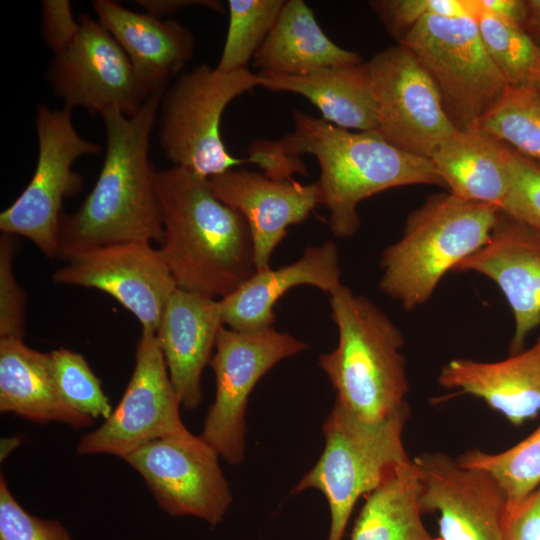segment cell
Returning a JSON list of instances; mask_svg holds the SVG:
<instances>
[{
	"instance_id": "35",
	"label": "cell",
	"mask_w": 540,
	"mask_h": 540,
	"mask_svg": "<svg viewBox=\"0 0 540 540\" xmlns=\"http://www.w3.org/2000/svg\"><path fill=\"white\" fill-rule=\"evenodd\" d=\"M0 540H72L65 526L30 514L0 477Z\"/></svg>"
},
{
	"instance_id": "21",
	"label": "cell",
	"mask_w": 540,
	"mask_h": 540,
	"mask_svg": "<svg viewBox=\"0 0 540 540\" xmlns=\"http://www.w3.org/2000/svg\"><path fill=\"white\" fill-rule=\"evenodd\" d=\"M98 22L113 36L141 79L153 90L167 87L192 59L195 37L171 19L131 11L119 2H92Z\"/></svg>"
},
{
	"instance_id": "28",
	"label": "cell",
	"mask_w": 540,
	"mask_h": 540,
	"mask_svg": "<svg viewBox=\"0 0 540 540\" xmlns=\"http://www.w3.org/2000/svg\"><path fill=\"white\" fill-rule=\"evenodd\" d=\"M476 130L487 133L540 164V92L507 86Z\"/></svg>"
},
{
	"instance_id": "16",
	"label": "cell",
	"mask_w": 540,
	"mask_h": 540,
	"mask_svg": "<svg viewBox=\"0 0 540 540\" xmlns=\"http://www.w3.org/2000/svg\"><path fill=\"white\" fill-rule=\"evenodd\" d=\"M422 514L437 512L440 540H504L507 497L489 472L461 466L443 452L412 460Z\"/></svg>"
},
{
	"instance_id": "11",
	"label": "cell",
	"mask_w": 540,
	"mask_h": 540,
	"mask_svg": "<svg viewBox=\"0 0 540 540\" xmlns=\"http://www.w3.org/2000/svg\"><path fill=\"white\" fill-rule=\"evenodd\" d=\"M364 67L377 107V132L393 146L431 159L457 129L428 72L401 44L376 53Z\"/></svg>"
},
{
	"instance_id": "40",
	"label": "cell",
	"mask_w": 540,
	"mask_h": 540,
	"mask_svg": "<svg viewBox=\"0 0 540 540\" xmlns=\"http://www.w3.org/2000/svg\"><path fill=\"white\" fill-rule=\"evenodd\" d=\"M484 9L508 19L522 28L526 15V0H477Z\"/></svg>"
},
{
	"instance_id": "7",
	"label": "cell",
	"mask_w": 540,
	"mask_h": 540,
	"mask_svg": "<svg viewBox=\"0 0 540 540\" xmlns=\"http://www.w3.org/2000/svg\"><path fill=\"white\" fill-rule=\"evenodd\" d=\"M262 84L259 73L225 72L208 64L179 74L160 102L158 137L165 156L205 179L251 162L227 150L220 125L229 103Z\"/></svg>"
},
{
	"instance_id": "3",
	"label": "cell",
	"mask_w": 540,
	"mask_h": 540,
	"mask_svg": "<svg viewBox=\"0 0 540 540\" xmlns=\"http://www.w3.org/2000/svg\"><path fill=\"white\" fill-rule=\"evenodd\" d=\"M293 123V132L276 143L288 157L309 153L317 159L320 204L328 209L337 238L358 231V205L372 195L408 185L445 187L431 159L393 146L377 131L350 132L298 110Z\"/></svg>"
},
{
	"instance_id": "26",
	"label": "cell",
	"mask_w": 540,
	"mask_h": 540,
	"mask_svg": "<svg viewBox=\"0 0 540 540\" xmlns=\"http://www.w3.org/2000/svg\"><path fill=\"white\" fill-rule=\"evenodd\" d=\"M259 74L262 87L304 96L320 110L324 120L337 127L377 131V107L367 84L364 62L296 75Z\"/></svg>"
},
{
	"instance_id": "22",
	"label": "cell",
	"mask_w": 540,
	"mask_h": 540,
	"mask_svg": "<svg viewBox=\"0 0 540 540\" xmlns=\"http://www.w3.org/2000/svg\"><path fill=\"white\" fill-rule=\"evenodd\" d=\"M438 384L480 398L511 424L522 425L540 412V336L500 361L453 359L441 368Z\"/></svg>"
},
{
	"instance_id": "12",
	"label": "cell",
	"mask_w": 540,
	"mask_h": 540,
	"mask_svg": "<svg viewBox=\"0 0 540 540\" xmlns=\"http://www.w3.org/2000/svg\"><path fill=\"white\" fill-rule=\"evenodd\" d=\"M71 42L54 54L46 79L64 108L102 116L118 111L135 115L154 92L138 75L113 36L86 14Z\"/></svg>"
},
{
	"instance_id": "24",
	"label": "cell",
	"mask_w": 540,
	"mask_h": 540,
	"mask_svg": "<svg viewBox=\"0 0 540 540\" xmlns=\"http://www.w3.org/2000/svg\"><path fill=\"white\" fill-rule=\"evenodd\" d=\"M449 193L502 205L510 186L509 145L479 130H456L431 158Z\"/></svg>"
},
{
	"instance_id": "9",
	"label": "cell",
	"mask_w": 540,
	"mask_h": 540,
	"mask_svg": "<svg viewBox=\"0 0 540 540\" xmlns=\"http://www.w3.org/2000/svg\"><path fill=\"white\" fill-rule=\"evenodd\" d=\"M38 158L34 174L19 197L0 214V230L29 239L50 259L58 256L59 224L65 197L78 194L81 176L72 169L84 155L101 146L75 130L71 111L39 104L35 116Z\"/></svg>"
},
{
	"instance_id": "14",
	"label": "cell",
	"mask_w": 540,
	"mask_h": 540,
	"mask_svg": "<svg viewBox=\"0 0 540 540\" xmlns=\"http://www.w3.org/2000/svg\"><path fill=\"white\" fill-rule=\"evenodd\" d=\"M217 451L201 436L165 437L122 459L144 479L159 506L173 516H194L211 527L232 503Z\"/></svg>"
},
{
	"instance_id": "8",
	"label": "cell",
	"mask_w": 540,
	"mask_h": 540,
	"mask_svg": "<svg viewBox=\"0 0 540 540\" xmlns=\"http://www.w3.org/2000/svg\"><path fill=\"white\" fill-rule=\"evenodd\" d=\"M398 44L428 72L458 130H476L508 86L484 48L475 18L428 15Z\"/></svg>"
},
{
	"instance_id": "5",
	"label": "cell",
	"mask_w": 540,
	"mask_h": 540,
	"mask_svg": "<svg viewBox=\"0 0 540 540\" xmlns=\"http://www.w3.org/2000/svg\"><path fill=\"white\" fill-rule=\"evenodd\" d=\"M499 210L451 193L428 196L381 254V291L406 311L425 304L449 271L486 244Z\"/></svg>"
},
{
	"instance_id": "23",
	"label": "cell",
	"mask_w": 540,
	"mask_h": 540,
	"mask_svg": "<svg viewBox=\"0 0 540 540\" xmlns=\"http://www.w3.org/2000/svg\"><path fill=\"white\" fill-rule=\"evenodd\" d=\"M0 411L38 424L55 421L78 429L94 422L62 397L49 353L37 351L17 338H0Z\"/></svg>"
},
{
	"instance_id": "17",
	"label": "cell",
	"mask_w": 540,
	"mask_h": 540,
	"mask_svg": "<svg viewBox=\"0 0 540 540\" xmlns=\"http://www.w3.org/2000/svg\"><path fill=\"white\" fill-rule=\"evenodd\" d=\"M455 271L479 273L499 287L515 322L510 354L523 350L540 326V234L499 210L486 244Z\"/></svg>"
},
{
	"instance_id": "37",
	"label": "cell",
	"mask_w": 540,
	"mask_h": 540,
	"mask_svg": "<svg viewBox=\"0 0 540 540\" xmlns=\"http://www.w3.org/2000/svg\"><path fill=\"white\" fill-rule=\"evenodd\" d=\"M67 0L42 2V30L46 44L55 53L66 47L79 29Z\"/></svg>"
},
{
	"instance_id": "25",
	"label": "cell",
	"mask_w": 540,
	"mask_h": 540,
	"mask_svg": "<svg viewBox=\"0 0 540 540\" xmlns=\"http://www.w3.org/2000/svg\"><path fill=\"white\" fill-rule=\"evenodd\" d=\"M363 63L354 51L332 42L303 0H287L253 57L260 73L296 75L316 69Z\"/></svg>"
},
{
	"instance_id": "42",
	"label": "cell",
	"mask_w": 540,
	"mask_h": 540,
	"mask_svg": "<svg viewBox=\"0 0 540 540\" xmlns=\"http://www.w3.org/2000/svg\"><path fill=\"white\" fill-rule=\"evenodd\" d=\"M19 444L17 438H5L1 443V460L5 459L6 456Z\"/></svg>"
},
{
	"instance_id": "32",
	"label": "cell",
	"mask_w": 540,
	"mask_h": 540,
	"mask_svg": "<svg viewBox=\"0 0 540 540\" xmlns=\"http://www.w3.org/2000/svg\"><path fill=\"white\" fill-rule=\"evenodd\" d=\"M53 375L64 400L77 412L106 420L113 407L101 381L79 353L59 348L49 352Z\"/></svg>"
},
{
	"instance_id": "31",
	"label": "cell",
	"mask_w": 540,
	"mask_h": 540,
	"mask_svg": "<svg viewBox=\"0 0 540 540\" xmlns=\"http://www.w3.org/2000/svg\"><path fill=\"white\" fill-rule=\"evenodd\" d=\"M284 4V0H229L228 30L216 67L225 72L247 69Z\"/></svg>"
},
{
	"instance_id": "36",
	"label": "cell",
	"mask_w": 540,
	"mask_h": 540,
	"mask_svg": "<svg viewBox=\"0 0 540 540\" xmlns=\"http://www.w3.org/2000/svg\"><path fill=\"white\" fill-rule=\"evenodd\" d=\"M17 252L14 235L0 238V338L23 339L26 296L16 281L13 261Z\"/></svg>"
},
{
	"instance_id": "19",
	"label": "cell",
	"mask_w": 540,
	"mask_h": 540,
	"mask_svg": "<svg viewBox=\"0 0 540 540\" xmlns=\"http://www.w3.org/2000/svg\"><path fill=\"white\" fill-rule=\"evenodd\" d=\"M223 326L219 300L200 293L177 287L164 308L155 334L171 382L186 409L201 403V375Z\"/></svg>"
},
{
	"instance_id": "4",
	"label": "cell",
	"mask_w": 540,
	"mask_h": 540,
	"mask_svg": "<svg viewBox=\"0 0 540 540\" xmlns=\"http://www.w3.org/2000/svg\"><path fill=\"white\" fill-rule=\"evenodd\" d=\"M337 346L319 356L335 400L363 420L380 421L407 403L404 337L371 300L341 285L330 294Z\"/></svg>"
},
{
	"instance_id": "13",
	"label": "cell",
	"mask_w": 540,
	"mask_h": 540,
	"mask_svg": "<svg viewBox=\"0 0 540 540\" xmlns=\"http://www.w3.org/2000/svg\"><path fill=\"white\" fill-rule=\"evenodd\" d=\"M180 406L156 334L142 331L120 402L103 424L81 438L77 453L123 458L154 440L189 436Z\"/></svg>"
},
{
	"instance_id": "41",
	"label": "cell",
	"mask_w": 540,
	"mask_h": 540,
	"mask_svg": "<svg viewBox=\"0 0 540 540\" xmlns=\"http://www.w3.org/2000/svg\"><path fill=\"white\" fill-rule=\"evenodd\" d=\"M522 29L540 49V0H526V15Z\"/></svg>"
},
{
	"instance_id": "18",
	"label": "cell",
	"mask_w": 540,
	"mask_h": 540,
	"mask_svg": "<svg viewBox=\"0 0 540 540\" xmlns=\"http://www.w3.org/2000/svg\"><path fill=\"white\" fill-rule=\"evenodd\" d=\"M215 195L246 220L256 271L270 267L271 256L290 225L306 220L320 204L316 182L274 179L247 169H231L208 179Z\"/></svg>"
},
{
	"instance_id": "15",
	"label": "cell",
	"mask_w": 540,
	"mask_h": 540,
	"mask_svg": "<svg viewBox=\"0 0 540 540\" xmlns=\"http://www.w3.org/2000/svg\"><path fill=\"white\" fill-rule=\"evenodd\" d=\"M66 262L54 272L55 282L111 295L138 319L142 331L156 333L177 288L159 249L144 241L113 243L77 252Z\"/></svg>"
},
{
	"instance_id": "10",
	"label": "cell",
	"mask_w": 540,
	"mask_h": 540,
	"mask_svg": "<svg viewBox=\"0 0 540 540\" xmlns=\"http://www.w3.org/2000/svg\"><path fill=\"white\" fill-rule=\"evenodd\" d=\"M307 348L289 333L272 327L239 332L223 326L210 365L216 379V395L200 435L231 465L245 455V414L251 392L277 363Z\"/></svg>"
},
{
	"instance_id": "43",
	"label": "cell",
	"mask_w": 540,
	"mask_h": 540,
	"mask_svg": "<svg viewBox=\"0 0 540 540\" xmlns=\"http://www.w3.org/2000/svg\"><path fill=\"white\" fill-rule=\"evenodd\" d=\"M530 85L540 92V58L531 72Z\"/></svg>"
},
{
	"instance_id": "1",
	"label": "cell",
	"mask_w": 540,
	"mask_h": 540,
	"mask_svg": "<svg viewBox=\"0 0 540 540\" xmlns=\"http://www.w3.org/2000/svg\"><path fill=\"white\" fill-rule=\"evenodd\" d=\"M166 88L152 92L131 117L118 111L101 116L106 131L103 166L79 209L61 215L58 259L66 262L77 252L113 243H161L158 172L150 161L149 150Z\"/></svg>"
},
{
	"instance_id": "6",
	"label": "cell",
	"mask_w": 540,
	"mask_h": 540,
	"mask_svg": "<svg viewBox=\"0 0 540 540\" xmlns=\"http://www.w3.org/2000/svg\"><path fill=\"white\" fill-rule=\"evenodd\" d=\"M409 415L406 403L386 418L370 422L334 401L323 425L324 450L292 490L296 494L316 489L325 496L330 509L327 540H343L358 499L411 460L402 441Z\"/></svg>"
},
{
	"instance_id": "33",
	"label": "cell",
	"mask_w": 540,
	"mask_h": 540,
	"mask_svg": "<svg viewBox=\"0 0 540 540\" xmlns=\"http://www.w3.org/2000/svg\"><path fill=\"white\" fill-rule=\"evenodd\" d=\"M370 5L398 43L428 15L475 18L478 12L475 0H377Z\"/></svg>"
},
{
	"instance_id": "20",
	"label": "cell",
	"mask_w": 540,
	"mask_h": 540,
	"mask_svg": "<svg viewBox=\"0 0 540 540\" xmlns=\"http://www.w3.org/2000/svg\"><path fill=\"white\" fill-rule=\"evenodd\" d=\"M338 249L332 241L308 246L297 261L256 271L240 287L219 300L224 326L245 332L272 327L274 307L290 289L309 285L329 295L341 284Z\"/></svg>"
},
{
	"instance_id": "29",
	"label": "cell",
	"mask_w": 540,
	"mask_h": 540,
	"mask_svg": "<svg viewBox=\"0 0 540 540\" xmlns=\"http://www.w3.org/2000/svg\"><path fill=\"white\" fill-rule=\"evenodd\" d=\"M457 462L493 475L506 494L510 511L540 487V425L524 440L502 452L469 450Z\"/></svg>"
},
{
	"instance_id": "30",
	"label": "cell",
	"mask_w": 540,
	"mask_h": 540,
	"mask_svg": "<svg viewBox=\"0 0 540 540\" xmlns=\"http://www.w3.org/2000/svg\"><path fill=\"white\" fill-rule=\"evenodd\" d=\"M475 20L489 57L507 84L512 87H529L531 72L540 58V49L516 23L498 16L483 7L477 0Z\"/></svg>"
},
{
	"instance_id": "34",
	"label": "cell",
	"mask_w": 540,
	"mask_h": 540,
	"mask_svg": "<svg viewBox=\"0 0 540 540\" xmlns=\"http://www.w3.org/2000/svg\"><path fill=\"white\" fill-rule=\"evenodd\" d=\"M510 186L500 210L540 234V164L509 146Z\"/></svg>"
},
{
	"instance_id": "38",
	"label": "cell",
	"mask_w": 540,
	"mask_h": 540,
	"mask_svg": "<svg viewBox=\"0 0 540 540\" xmlns=\"http://www.w3.org/2000/svg\"><path fill=\"white\" fill-rule=\"evenodd\" d=\"M504 540H540V487L507 512Z\"/></svg>"
},
{
	"instance_id": "39",
	"label": "cell",
	"mask_w": 540,
	"mask_h": 540,
	"mask_svg": "<svg viewBox=\"0 0 540 540\" xmlns=\"http://www.w3.org/2000/svg\"><path fill=\"white\" fill-rule=\"evenodd\" d=\"M145 13L157 18L171 15L189 6H202L215 12L224 13L221 2L216 0H137Z\"/></svg>"
},
{
	"instance_id": "27",
	"label": "cell",
	"mask_w": 540,
	"mask_h": 540,
	"mask_svg": "<svg viewBox=\"0 0 540 540\" xmlns=\"http://www.w3.org/2000/svg\"><path fill=\"white\" fill-rule=\"evenodd\" d=\"M412 460L399 465L366 496L349 540H440L422 521Z\"/></svg>"
},
{
	"instance_id": "2",
	"label": "cell",
	"mask_w": 540,
	"mask_h": 540,
	"mask_svg": "<svg viewBox=\"0 0 540 540\" xmlns=\"http://www.w3.org/2000/svg\"><path fill=\"white\" fill-rule=\"evenodd\" d=\"M157 189L159 250L178 288L224 298L256 272L246 220L215 195L208 179L173 166L158 172Z\"/></svg>"
}]
</instances>
